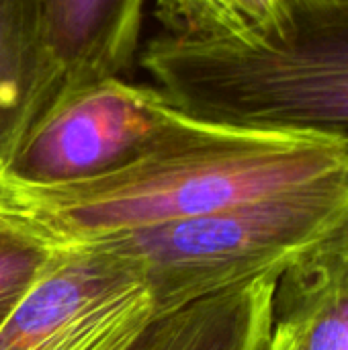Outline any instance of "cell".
<instances>
[{"label":"cell","instance_id":"cell-14","mask_svg":"<svg viewBox=\"0 0 348 350\" xmlns=\"http://www.w3.org/2000/svg\"><path fill=\"white\" fill-rule=\"evenodd\" d=\"M0 213H6V189H4V178H0Z\"/></svg>","mask_w":348,"mask_h":350},{"label":"cell","instance_id":"cell-2","mask_svg":"<svg viewBox=\"0 0 348 350\" xmlns=\"http://www.w3.org/2000/svg\"><path fill=\"white\" fill-rule=\"evenodd\" d=\"M137 62L191 119L348 139V0H291L283 27L258 43L160 33Z\"/></svg>","mask_w":348,"mask_h":350},{"label":"cell","instance_id":"cell-13","mask_svg":"<svg viewBox=\"0 0 348 350\" xmlns=\"http://www.w3.org/2000/svg\"><path fill=\"white\" fill-rule=\"evenodd\" d=\"M267 350H297L295 349V342L289 334L287 328H283L281 324H275L273 326V336H271V342H269V349Z\"/></svg>","mask_w":348,"mask_h":350},{"label":"cell","instance_id":"cell-8","mask_svg":"<svg viewBox=\"0 0 348 350\" xmlns=\"http://www.w3.org/2000/svg\"><path fill=\"white\" fill-rule=\"evenodd\" d=\"M281 275H260L156 318L146 350H267Z\"/></svg>","mask_w":348,"mask_h":350},{"label":"cell","instance_id":"cell-1","mask_svg":"<svg viewBox=\"0 0 348 350\" xmlns=\"http://www.w3.org/2000/svg\"><path fill=\"white\" fill-rule=\"evenodd\" d=\"M347 176V137L205 123L178 113L150 150L113 172L51 187L4 178V189L6 215L66 250Z\"/></svg>","mask_w":348,"mask_h":350},{"label":"cell","instance_id":"cell-9","mask_svg":"<svg viewBox=\"0 0 348 350\" xmlns=\"http://www.w3.org/2000/svg\"><path fill=\"white\" fill-rule=\"evenodd\" d=\"M43 111L39 0H0V178Z\"/></svg>","mask_w":348,"mask_h":350},{"label":"cell","instance_id":"cell-5","mask_svg":"<svg viewBox=\"0 0 348 350\" xmlns=\"http://www.w3.org/2000/svg\"><path fill=\"white\" fill-rule=\"evenodd\" d=\"M148 316L150 293L127 258L66 248L0 326V350H98Z\"/></svg>","mask_w":348,"mask_h":350},{"label":"cell","instance_id":"cell-4","mask_svg":"<svg viewBox=\"0 0 348 350\" xmlns=\"http://www.w3.org/2000/svg\"><path fill=\"white\" fill-rule=\"evenodd\" d=\"M176 117L150 82L111 78L86 86L37 119L4 178L51 187L103 176L150 150Z\"/></svg>","mask_w":348,"mask_h":350},{"label":"cell","instance_id":"cell-3","mask_svg":"<svg viewBox=\"0 0 348 350\" xmlns=\"http://www.w3.org/2000/svg\"><path fill=\"white\" fill-rule=\"evenodd\" d=\"M348 221V176L308 191L252 201L103 238L139 273L154 316L285 273Z\"/></svg>","mask_w":348,"mask_h":350},{"label":"cell","instance_id":"cell-11","mask_svg":"<svg viewBox=\"0 0 348 350\" xmlns=\"http://www.w3.org/2000/svg\"><path fill=\"white\" fill-rule=\"evenodd\" d=\"M57 248H51L18 219L0 213V326L45 273Z\"/></svg>","mask_w":348,"mask_h":350},{"label":"cell","instance_id":"cell-7","mask_svg":"<svg viewBox=\"0 0 348 350\" xmlns=\"http://www.w3.org/2000/svg\"><path fill=\"white\" fill-rule=\"evenodd\" d=\"M275 324L297 350H348V221L279 277Z\"/></svg>","mask_w":348,"mask_h":350},{"label":"cell","instance_id":"cell-10","mask_svg":"<svg viewBox=\"0 0 348 350\" xmlns=\"http://www.w3.org/2000/svg\"><path fill=\"white\" fill-rule=\"evenodd\" d=\"M291 0H156L164 33L193 41L258 43L287 21Z\"/></svg>","mask_w":348,"mask_h":350},{"label":"cell","instance_id":"cell-6","mask_svg":"<svg viewBox=\"0 0 348 350\" xmlns=\"http://www.w3.org/2000/svg\"><path fill=\"white\" fill-rule=\"evenodd\" d=\"M148 2L39 0L45 111L76 90L123 78L142 51Z\"/></svg>","mask_w":348,"mask_h":350},{"label":"cell","instance_id":"cell-12","mask_svg":"<svg viewBox=\"0 0 348 350\" xmlns=\"http://www.w3.org/2000/svg\"><path fill=\"white\" fill-rule=\"evenodd\" d=\"M154 320H156V316H148V318L131 324L127 330L117 334L113 340H109L105 347H101L98 350H146L148 349L150 334H152Z\"/></svg>","mask_w":348,"mask_h":350}]
</instances>
